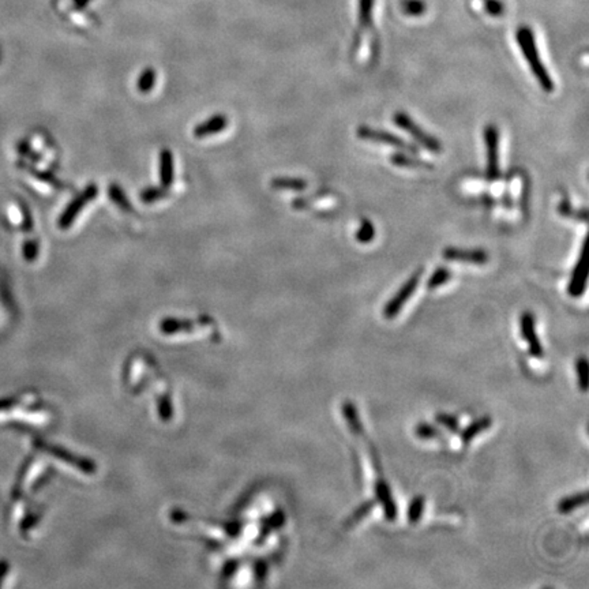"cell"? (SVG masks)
<instances>
[{
	"instance_id": "f1b7e54d",
	"label": "cell",
	"mask_w": 589,
	"mask_h": 589,
	"mask_svg": "<svg viewBox=\"0 0 589 589\" xmlns=\"http://www.w3.org/2000/svg\"><path fill=\"white\" fill-rule=\"evenodd\" d=\"M161 197H162V193L157 189H148L141 194V200L146 204L156 202L157 200H160Z\"/></svg>"
},
{
	"instance_id": "d6986e66",
	"label": "cell",
	"mask_w": 589,
	"mask_h": 589,
	"mask_svg": "<svg viewBox=\"0 0 589 589\" xmlns=\"http://www.w3.org/2000/svg\"><path fill=\"white\" fill-rule=\"evenodd\" d=\"M425 506H426V499L423 495H416L412 498L408 506V521L411 524H418L421 521V519L423 517Z\"/></svg>"
},
{
	"instance_id": "5bb4252c",
	"label": "cell",
	"mask_w": 589,
	"mask_h": 589,
	"mask_svg": "<svg viewBox=\"0 0 589 589\" xmlns=\"http://www.w3.org/2000/svg\"><path fill=\"white\" fill-rule=\"evenodd\" d=\"M587 502H588V492L583 491V492H577V494L562 498L558 502L557 509L559 513L568 514V513H570V512H573L581 506H586Z\"/></svg>"
},
{
	"instance_id": "d4e9b609",
	"label": "cell",
	"mask_w": 589,
	"mask_h": 589,
	"mask_svg": "<svg viewBox=\"0 0 589 589\" xmlns=\"http://www.w3.org/2000/svg\"><path fill=\"white\" fill-rule=\"evenodd\" d=\"M155 82H156V71L152 68H146L138 79V84H137L138 90L142 93H148L153 89Z\"/></svg>"
},
{
	"instance_id": "4316f807",
	"label": "cell",
	"mask_w": 589,
	"mask_h": 589,
	"mask_svg": "<svg viewBox=\"0 0 589 589\" xmlns=\"http://www.w3.org/2000/svg\"><path fill=\"white\" fill-rule=\"evenodd\" d=\"M401 8L407 15L419 17L426 11V3L422 0H404L401 3Z\"/></svg>"
},
{
	"instance_id": "ba28073f",
	"label": "cell",
	"mask_w": 589,
	"mask_h": 589,
	"mask_svg": "<svg viewBox=\"0 0 589 589\" xmlns=\"http://www.w3.org/2000/svg\"><path fill=\"white\" fill-rule=\"evenodd\" d=\"M96 195H97V187L95 184H90L82 194H79L67 206V209L63 212V215H60V218H59V226L63 228V229L68 228L74 222L75 217L82 212L84 206L86 204H89L90 201H93L96 198Z\"/></svg>"
},
{
	"instance_id": "ffe728a7",
	"label": "cell",
	"mask_w": 589,
	"mask_h": 589,
	"mask_svg": "<svg viewBox=\"0 0 589 589\" xmlns=\"http://www.w3.org/2000/svg\"><path fill=\"white\" fill-rule=\"evenodd\" d=\"M450 280H452V270L441 267V268L435 269L434 273L429 276L427 288L429 291H434V289L445 285Z\"/></svg>"
},
{
	"instance_id": "603a6c76",
	"label": "cell",
	"mask_w": 589,
	"mask_h": 589,
	"mask_svg": "<svg viewBox=\"0 0 589 589\" xmlns=\"http://www.w3.org/2000/svg\"><path fill=\"white\" fill-rule=\"evenodd\" d=\"M373 6L374 0L359 1V22L365 28H370L373 25Z\"/></svg>"
},
{
	"instance_id": "2e32d148",
	"label": "cell",
	"mask_w": 589,
	"mask_h": 589,
	"mask_svg": "<svg viewBox=\"0 0 589 589\" xmlns=\"http://www.w3.org/2000/svg\"><path fill=\"white\" fill-rule=\"evenodd\" d=\"M161 183L168 187L173 180V161L169 151H162L160 155Z\"/></svg>"
},
{
	"instance_id": "cb8c5ba5",
	"label": "cell",
	"mask_w": 589,
	"mask_h": 589,
	"mask_svg": "<svg viewBox=\"0 0 589 589\" xmlns=\"http://www.w3.org/2000/svg\"><path fill=\"white\" fill-rule=\"evenodd\" d=\"M415 434H416L418 438L426 439V441L436 439V438L442 436V431L441 429H438L436 426L431 425V423H426V422H421V423L416 425Z\"/></svg>"
},
{
	"instance_id": "e0dca14e",
	"label": "cell",
	"mask_w": 589,
	"mask_h": 589,
	"mask_svg": "<svg viewBox=\"0 0 589 589\" xmlns=\"http://www.w3.org/2000/svg\"><path fill=\"white\" fill-rule=\"evenodd\" d=\"M375 505H376V499H367V501H365L363 503H360V505L354 510V513L348 517V520H347L345 525H347V527H354L355 524H358L359 521H362L363 519H366V517L371 513V510L374 509Z\"/></svg>"
},
{
	"instance_id": "9c48e42d",
	"label": "cell",
	"mask_w": 589,
	"mask_h": 589,
	"mask_svg": "<svg viewBox=\"0 0 589 589\" xmlns=\"http://www.w3.org/2000/svg\"><path fill=\"white\" fill-rule=\"evenodd\" d=\"M442 257L452 262H463L472 265H484L488 262V254L481 249L446 247L442 253Z\"/></svg>"
},
{
	"instance_id": "44dd1931",
	"label": "cell",
	"mask_w": 589,
	"mask_h": 589,
	"mask_svg": "<svg viewBox=\"0 0 589 589\" xmlns=\"http://www.w3.org/2000/svg\"><path fill=\"white\" fill-rule=\"evenodd\" d=\"M374 238V224L370 220L363 218L360 225H359V229L356 231V240L362 244H367V243H371Z\"/></svg>"
},
{
	"instance_id": "8992f818",
	"label": "cell",
	"mask_w": 589,
	"mask_h": 589,
	"mask_svg": "<svg viewBox=\"0 0 589 589\" xmlns=\"http://www.w3.org/2000/svg\"><path fill=\"white\" fill-rule=\"evenodd\" d=\"M587 280H588V262H587V242H584L580 258L573 269L569 285H568V293L572 298H580L586 292L587 288Z\"/></svg>"
},
{
	"instance_id": "7402d4cb",
	"label": "cell",
	"mask_w": 589,
	"mask_h": 589,
	"mask_svg": "<svg viewBox=\"0 0 589 589\" xmlns=\"http://www.w3.org/2000/svg\"><path fill=\"white\" fill-rule=\"evenodd\" d=\"M434 419H435V422H436L439 426L445 427V429H447L449 432H452V434H458V432L461 431L460 421H458L457 418H454L453 415L439 412V414H436V415H435V418H434Z\"/></svg>"
},
{
	"instance_id": "484cf974",
	"label": "cell",
	"mask_w": 589,
	"mask_h": 589,
	"mask_svg": "<svg viewBox=\"0 0 589 589\" xmlns=\"http://www.w3.org/2000/svg\"><path fill=\"white\" fill-rule=\"evenodd\" d=\"M576 374L579 379V386L583 392L588 390V360L586 358H580L576 362Z\"/></svg>"
},
{
	"instance_id": "4fadbf2b",
	"label": "cell",
	"mask_w": 589,
	"mask_h": 589,
	"mask_svg": "<svg viewBox=\"0 0 589 589\" xmlns=\"http://www.w3.org/2000/svg\"><path fill=\"white\" fill-rule=\"evenodd\" d=\"M491 426H492V418L491 416H482V418L474 421L470 426H467L465 429L460 431L461 442L464 445L471 443L479 434H482L485 429H490Z\"/></svg>"
},
{
	"instance_id": "f546056e",
	"label": "cell",
	"mask_w": 589,
	"mask_h": 589,
	"mask_svg": "<svg viewBox=\"0 0 589 589\" xmlns=\"http://www.w3.org/2000/svg\"><path fill=\"white\" fill-rule=\"evenodd\" d=\"M89 1H90V0H74V6H75L77 8H84Z\"/></svg>"
},
{
	"instance_id": "ac0fdd59",
	"label": "cell",
	"mask_w": 589,
	"mask_h": 589,
	"mask_svg": "<svg viewBox=\"0 0 589 589\" xmlns=\"http://www.w3.org/2000/svg\"><path fill=\"white\" fill-rule=\"evenodd\" d=\"M274 189L278 190H292V191H302L307 189V182L298 177H277L271 182Z\"/></svg>"
},
{
	"instance_id": "52a82bcc",
	"label": "cell",
	"mask_w": 589,
	"mask_h": 589,
	"mask_svg": "<svg viewBox=\"0 0 589 589\" xmlns=\"http://www.w3.org/2000/svg\"><path fill=\"white\" fill-rule=\"evenodd\" d=\"M520 333L524 341L528 342V351L534 358H543V347L536 333L535 317L530 311H524L520 317Z\"/></svg>"
},
{
	"instance_id": "7c38bea8",
	"label": "cell",
	"mask_w": 589,
	"mask_h": 589,
	"mask_svg": "<svg viewBox=\"0 0 589 589\" xmlns=\"http://www.w3.org/2000/svg\"><path fill=\"white\" fill-rule=\"evenodd\" d=\"M390 161L396 165V166H403V168H412V169H431L432 164L429 161L423 160L421 157H418V155L415 153H408V152H397L394 153Z\"/></svg>"
},
{
	"instance_id": "5b68a950",
	"label": "cell",
	"mask_w": 589,
	"mask_h": 589,
	"mask_svg": "<svg viewBox=\"0 0 589 589\" xmlns=\"http://www.w3.org/2000/svg\"><path fill=\"white\" fill-rule=\"evenodd\" d=\"M484 144H485V153H487V179L495 180L499 177V133L498 128L494 124H488L484 128Z\"/></svg>"
},
{
	"instance_id": "277c9868",
	"label": "cell",
	"mask_w": 589,
	"mask_h": 589,
	"mask_svg": "<svg viewBox=\"0 0 589 589\" xmlns=\"http://www.w3.org/2000/svg\"><path fill=\"white\" fill-rule=\"evenodd\" d=\"M419 281H421V271H416L404 282V285L396 292V295L386 303L383 309L385 318L393 320L398 316V313L403 310V307L407 305V302L412 298V295L418 289Z\"/></svg>"
},
{
	"instance_id": "30bf717a",
	"label": "cell",
	"mask_w": 589,
	"mask_h": 589,
	"mask_svg": "<svg viewBox=\"0 0 589 589\" xmlns=\"http://www.w3.org/2000/svg\"><path fill=\"white\" fill-rule=\"evenodd\" d=\"M375 499L382 506L385 519L387 521H396V519L398 516V509H397V505H396L394 498L392 495L389 484L385 482L383 479H378L375 483Z\"/></svg>"
},
{
	"instance_id": "83f0119b",
	"label": "cell",
	"mask_w": 589,
	"mask_h": 589,
	"mask_svg": "<svg viewBox=\"0 0 589 589\" xmlns=\"http://www.w3.org/2000/svg\"><path fill=\"white\" fill-rule=\"evenodd\" d=\"M484 7H485V11L490 15H492V17L502 15L503 14V8H505L503 3H501L499 0H485Z\"/></svg>"
},
{
	"instance_id": "3957f363",
	"label": "cell",
	"mask_w": 589,
	"mask_h": 589,
	"mask_svg": "<svg viewBox=\"0 0 589 589\" xmlns=\"http://www.w3.org/2000/svg\"><path fill=\"white\" fill-rule=\"evenodd\" d=\"M356 134L360 139H365V141H370V142L382 144V145H386L390 148H396L401 152H408V153H415V155L419 153V149L415 145L404 141L398 135L392 134L386 130H379V128L369 127V126H360V127H358Z\"/></svg>"
},
{
	"instance_id": "9a60e30c",
	"label": "cell",
	"mask_w": 589,
	"mask_h": 589,
	"mask_svg": "<svg viewBox=\"0 0 589 589\" xmlns=\"http://www.w3.org/2000/svg\"><path fill=\"white\" fill-rule=\"evenodd\" d=\"M342 415H344L345 422L348 423V427L351 429L352 432H355L356 435L363 434V426H362V422L359 419L358 409H356V407H355V404L352 401H348V400L344 401Z\"/></svg>"
},
{
	"instance_id": "7a4b0ae2",
	"label": "cell",
	"mask_w": 589,
	"mask_h": 589,
	"mask_svg": "<svg viewBox=\"0 0 589 589\" xmlns=\"http://www.w3.org/2000/svg\"><path fill=\"white\" fill-rule=\"evenodd\" d=\"M394 124L404 130L405 133H408L421 146H423L425 149H427L431 153H441L442 152V145L439 142V139H436L435 137L429 135V133H426L418 123H415V120L407 115L405 112H397L393 117Z\"/></svg>"
},
{
	"instance_id": "8fae6325",
	"label": "cell",
	"mask_w": 589,
	"mask_h": 589,
	"mask_svg": "<svg viewBox=\"0 0 589 589\" xmlns=\"http://www.w3.org/2000/svg\"><path fill=\"white\" fill-rule=\"evenodd\" d=\"M228 126V120L224 115H215L195 127L194 135L197 138H205L221 133Z\"/></svg>"
},
{
	"instance_id": "6da1fadb",
	"label": "cell",
	"mask_w": 589,
	"mask_h": 589,
	"mask_svg": "<svg viewBox=\"0 0 589 589\" xmlns=\"http://www.w3.org/2000/svg\"><path fill=\"white\" fill-rule=\"evenodd\" d=\"M516 40L517 44L523 52V56L525 57V60L530 64V68L532 71V74L535 75L537 84L540 85V88L545 92V93H551L555 89L554 81L550 75V73L547 71L545 66L543 64L540 54L536 46V39L532 29L530 26H521L519 28L517 33H516Z\"/></svg>"
}]
</instances>
